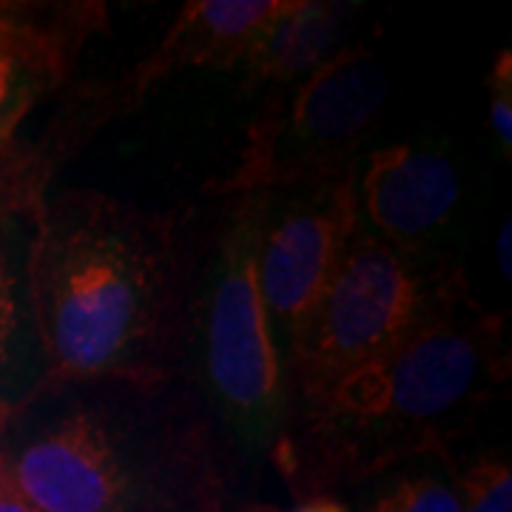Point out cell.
I'll return each instance as SVG.
<instances>
[{
    "label": "cell",
    "instance_id": "cell-1",
    "mask_svg": "<svg viewBox=\"0 0 512 512\" xmlns=\"http://www.w3.org/2000/svg\"><path fill=\"white\" fill-rule=\"evenodd\" d=\"M510 376L507 330L456 274L427 316L373 362L285 413L279 467L302 484L359 481L461 439Z\"/></svg>",
    "mask_w": 512,
    "mask_h": 512
},
{
    "label": "cell",
    "instance_id": "cell-2",
    "mask_svg": "<svg viewBox=\"0 0 512 512\" xmlns=\"http://www.w3.org/2000/svg\"><path fill=\"white\" fill-rule=\"evenodd\" d=\"M183 274V234L171 217L100 191L43 202L26 276L46 384L160 379Z\"/></svg>",
    "mask_w": 512,
    "mask_h": 512
},
{
    "label": "cell",
    "instance_id": "cell-3",
    "mask_svg": "<svg viewBox=\"0 0 512 512\" xmlns=\"http://www.w3.org/2000/svg\"><path fill=\"white\" fill-rule=\"evenodd\" d=\"M387 94L382 60L365 43H350L305 80L271 92L222 191L274 197L348 177Z\"/></svg>",
    "mask_w": 512,
    "mask_h": 512
},
{
    "label": "cell",
    "instance_id": "cell-4",
    "mask_svg": "<svg viewBox=\"0 0 512 512\" xmlns=\"http://www.w3.org/2000/svg\"><path fill=\"white\" fill-rule=\"evenodd\" d=\"M265 194H239L220 234L205 302V373L228 424L251 444H271L288 413V384L259 291Z\"/></svg>",
    "mask_w": 512,
    "mask_h": 512
},
{
    "label": "cell",
    "instance_id": "cell-5",
    "mask_svg": "<svg viewBox=\"0 0 512 512\" xmlns=\"http://www.w3.org/2000/svg\"><path fill=\"white\" fill-rule=\"evenodd\" d=\"M441 279L419 259L362 228L285 359V384L302 399L396 348L427 316Z\"/></svg>",
    "mask_w": 512,
    "mask_h": 512
},
{
    "label": "cell",
    "instance_id": "cell-6",
    "mask_svg": "<svg viewBox=\"0 0 512 512\" xmlns=\"http://www.w3.org/2000/svg\"><path fill=\"white\" fill-rule=\"evenodd\" d=\"M282 194L288 200L276 211L268 200L256 274L271 328L291 345L336 274L362 214L353 174Z\"/></svg>",
    "mask_w": 512,
    "mask_h": 512
},
{
    "label": "cell",
    "instance_id": "cell-7",
    "mask_svg": "<svg viewBox=\"0 0 512 512\" xmlns=\"http://www.w3.org/2000/svg\"><path fill=\"white\" fill-rule=\"evenodd\" d=\"M6 478L37 512H120L128 495L117 444L92 413L66 416L29 441Z\"/></svg>",
    "mask_w": 512,
    "mask_h": 512
},
{
    "label": "cell",
    "instance_id": "cell-8",
    "mask_svg": "<svg viewBox=\"0 0 512 512\" xmlns=\"http://www.w3.org/2000/svg\"><path fill=\"white\" fill-rule=\"evenodd\" d=\"M356 197L376 237L413 254L450 222L461 200V180L439 148L399 143L367 154Z\"/></svg>",
    "mask_w": 512,
    "mask_h": 512
},
{
    "label": "cell",
    "instance_id": "cell-9",
    "mask_svg": "<svg viewBox=\"0 0 512 512\" xmlns=\"http://www.w3.org/2000/svg\"><path fill=\"white\" fill-rule=\"evenodd\" d=\"M288 0H191L180 9L160 46L128 77V89L143 94L157 80L183 69H237L259 32Z\"/></svg>",
    "mask_w": 512,
    "mask_h": 512
},
{
    "label": "cell",
    "instance_id": "cell-10",
    "mask_svg": "<svg viewBox=\"0 0 512 512\" xmlns=\"http://www.w3.org/2000/svg\"><path fill=\"white\" fill-rule=\"evenodd\" d=\"M362 15L359 3L288 0L239 60L242 89H285L305 80L330 57L350 46V35Z\"/></svg>",
    "mask_w": 512,
    "mask_h": 512
},
{
    "label": "cell",
    "instance_id": "cell-11",
    "mask_svg": "<svg viewBox=\"0 0 512 512\" xmlns=\"http://www.w3.org/2000/svg\"><path fill=\"white\" fill-rule=\"evenodd\" d=\"M69 29H40L0 6V148L15 140L37 97L69 72Z\"/></svg>",
    "mask_w": 512,
    "mask_h": 512
},
{
    "label": "cell",
    "instance_id": "cell-12",
    "mask_svg": "<svg viewBox=\"0 0 512 512\" xmlns=\"http://www.w3.org/2000/svg\"><path fill=\"white\" fill-rule=\"evenodd\" d=\"M49 163L40 146H20L12 140L0 148V239L6 222L18 214H37L49 183Z\"/></svg>",
    "mask_w": 512,
    "mask_h": 512
},
{
    "label": "cell",
    "instance_id": "cell-13",
    "mask_svg": "<svg viewBox=\"0 0 512 512\" xmlns=\"http://www.w3.org/2000/svg\"><path fill=\"white\" fill-rule=\"evenodd\" d=\"M458 512H512L510 461L487 456L473 461L456 481Z\"/></svg>",
    "mask_w": 512,
    "mask_h": 512
},
{
    "label": "cell",
    "instance_id": "cell-14",
    "mask_svg": "<svg viewBox=\"0 0 512 512\" xmlns=\"http://www.w3.org/2000/svg\"><path fill=\"white\" fill-rule=\"evenodd\" d=\"M367 512H458L456 484L433 473L399 478Z\"/></svg>",
    "mask_w": 512,
    "mask_h": 512
},
{
    "label": "cell",
    "instance_id": "cell-15",
    "mask_svg": "<svg viewBox=\"0 0 512 512\" xmlns=\"http://www.w3.org/2000/svg\"><path fill=\"white\" fill-rule=\"evenodd\" d=\"M490 126L495 140L504 151V157L512 154V57L501 52L495 57L490 72Z\"/></svg>",
    "mask_w": 512,
    "mask_h": 512
},
{
    "label": "cell",
    "instance_id": "cell-16",
    "mask_svg": "<svg viewBox=\"0 0 512 512\" xmlns=\"http://www.w3.org/2000/svg\"><path fill=\"white\" fill-rule=\"evenodd\" d=\"M20 330V305H18V285L6 256L0 251V362L12 350V342Z\"/></svg>",
    "mask_w": 512,
    "mask_h": 512
},
{
    "label": "cell",
    "instance_id": "cell-17",
    "mask_svg": "<svg viewBox=\"0 0 512 512\" xmlns=\"http://www.w3.org/2000/svg\"><path fill=\"white\" fill-rule=\"evenodd\" d=\"M512 220L501 222V231L495 237V262H498V274L504 276V282H512Z\"/></svg>",
    "mask_w": 512,
    "mask_h": 512
},
{
    "label": "cell",
    "instance_id": "cell-18",
    "mask_svg": "<svg viewBox=\"0 0 512 512\" xmlns=\"http://www.w3.org/2000/svg\"><path fill=\"white\" fill-rule=\"evenodd\" d=\"M0 512H37L32 510L23 498H20L12 487H9V478L0 481Z\"/></svg>",
    "mask_w": 512,
    "mask_h": 512
},
{
    "label": "cell",
    "instance_id": "cell-19",
    "mask_svg": "<svg viewBox=\"0 0 512 512\" xmlns=\"http://www.w3.org/2000/svg\"><path fill=\"white\" fill-rule=\"evenodd\" d=\"M293 512H345L339 501H333L328 495H313L305 504H299Z\"/></svg>",
    "mask_w": 512,
    "mask_h": 512
}]
</instances>
